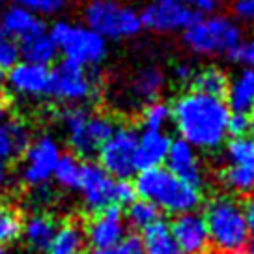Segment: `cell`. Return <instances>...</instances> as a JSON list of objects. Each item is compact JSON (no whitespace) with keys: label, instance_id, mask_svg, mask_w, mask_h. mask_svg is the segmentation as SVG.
Listing matches in <instances>:
<instances>
[{"label":"cell","instance_id":"cell-40","mask_svg":"<svg viewBox=\"0 0 254 254\" xmlns=\"http://www.w3.org/2000/svg\"><path fill=\"white\" fill-rule=\"evenodd\" d=\"M174 79L178 80V82H182V84H190L192 82V79H194V75H196V71H194V67L190 65V64H178L174 67Z\"/></svg>","mask_w":254,"mask_h":254},{"label":"cell","instance_id":"cell-20","mask_svg":"<svg viewBox=\"0 0 254 254\" xmlns=\"http://www.w3.org/2000/svg\"><path fill=\"white\" fill-rule=\"evenodd\" d=\"M228 109L234 114H251L254 111V69L245 67L228 84Z\"/></svg>","mask_w":254,"mask_h":254},{"label":"cell","instance_id":"cell-48","mask_svg":"<svg viewBox=\"0 0 254 254\" xmlns=\"http://www.w3.org/2000/svg\"><path fill=\"white\" fill-rule=\"evenodd\" d=\"M217 2H221V0H217Z\"/></svg>","mask_w":254,"mask_h":254},{"label":"cell","instance_id":"cell-26","mask_svg":"<svg viewBox=\"0 0 254 254\" xmlns=\"http://www.w3.org/2000/svg\"><path fill=\"white\" fill-rule=\"evenodd\" d=\"M84 241L86 236L79 222H65L56 230L49 251L51 254H80Z\"/></svg>","mask_w":254,"mask_h":254},{"label":"cell","instance_id":"cell-33","mask_svg":"<svg viewBox=\"0 0 254 254\" xmlns=\"http://www.w3.org/2000/svg\"><path fill=\"white\" fill-rule=\"evenodd\" d=\"M21 62V45L19 41L0 32V71L11 69Z\"/></svg>","mask_w":254,"mask_h":254},{"label":"cell","instance_id":"cell-7","mask_svg":"<svg viewBox=\"0 0 254 254\" xmlns=\"http://www.w3.org/2000/svg\"><path fill=\"white\" fill-rule=\"evenodd\" d=\"M241 41V26L234 19L224 15L202 17L183 32L185 47L202 56L228 55Z\"/></svg>","mask_w":254,"mask_h":254},{"label":"cell","instance_id":"cell-8","mask_svg":"<svg viewBox=\"0 0 254 254\" xmlns=\"http://www.w3.org/2000/svg\"><path fill=\"white\" fill-rule=\"evenodd\" d=\"M136 142L138 135L133 127L116 126L111 138L99 148V167L114 180H127L136 174Z\"/></svg>","mask_w":254,"mask_h":254},{"label":"cell","instance_id":"cell-30","mask_svg":"<svg viewBox=\"0 0 254 254\" xmlns=\"http://www.w3.org/2000/svg\"><path fill=\"white\" fill-rule=\"evenodd\" d=\"M157 221L159 209L153 204L146 202V200H135L133 204H129V207H127V222L133 228H138V230L144 232Z\"/></svg>","mask_w":254,"mask_h":254},{"label":"cell","instance_id":"cell-32","mask_svg":"<svg viewBox=\"0 0 254 254\" xmlns=\"http://www.w3.org/2000/svg\"><path fill=\"white\" fill-rule=\"evenodd\" d=\"M23 232V221L13 207L0 200V247L19 238Z\"/></svg>","mask_w":254,"mask_h":254},{"label":"cell","instance_id":"cell-15","mask_svg":"<svg viewBox=\"0 0 254 254\" xmlns=\"http://www.w3.org/2000/svg\"><path fill=\"white\" fill-rule=\"evenodd\" d=\"M84 236L95 251L118 245L126 238V221H124L122 207L111 206L99 211L88 224Z\"/></svg>","mask_w":254,"mask_h":254},{"label":"cell","instance_id":"cell-25","mask_svg":"<svg viewBox=\"0 0 254 254\" xmlns=\"http://www.w3.org/2000/svg\"><path fill=\"white\" fill-rule=\"evenodd\" d=\"M56 234V224L49 215H32L24 224L26 243L38 251H49Z\"/></svg>","mask_w":254,"mask_h":254},{"label":"cell","instance_id":"cell-27","mask_svg":"<svg viewBox=\"0 0 254 254\" xmlns=\"http://www.w3.org/2000/svg\"><path fill=\"white\" fill-rule=\"evenodd\" d=\"M226 189L236 194L254 192V165H228L221 172Z\"/></svg>","mask_w":254,"mask_h":254},{"label":"cell","instance_id":"cell-3","mask_svg":"<svg viewBox=\"0 0 254 254\" xmlns=\"http://www.w3.org/2000/svg\"><path fill=\"white\" fill-rule=\"evenodd\" d=\"M204 221L209 245L219 254H245L251 243L245 211L232 196H215L207 204Z\"/></svg>","mask_w":254,"mask_h":254},{"label":"cell","instance_id":"cell-16","mask_svg":"<svg viewBox=\"0 0 254 254\" xmlns=\"http://www.w3.org/2000/svg\"><path fill=\"white\" fill-rule=\"evenodd\" d=\"M167 170L182 182L189 183L190 187L200 189L204 183V168L200 163L196 150L182 138H176L170 142V150L165 159Z\"/></svg>","mask_w":254,"mask_h":254},{"label":"cell","instance_id":"cell-17","mask_svg":"<svg viewBox=\"0 0 254 254\" xmlns=\"http://www.w3.org/2000/svg\"><path fill=\"white\" fill-rule=\"evenodd\" d=\"M0 32L21 43L36 34L45 32V24L36 13L11 4L0 13Z\"/></svg>","mask_w":254,"mask_h":254},{"label":"cell","instance_id":"cell-5","mask_svg":"<svg viewBox=\"0 0 254 254\" xmlns=\"http://www.w3.org/2000/svg\"><path fill=\"white\" fill-rule=\"evenodd\" d=\"M82 19L84 26L103 40H126L142 30L138 11L120 0H88Z\"/></svg>","mask_w":254,"mask_h":254},{"label":"cell","instance_id":"cell-19","mask_svg":"<svg viewBox=\"0 0 254 254\" xmlns=\"http://www.w3.org/2000/svg\"><path fill=\"white\" fill-rule=\"evenodd\" d=\"M30 142V131L23 122H0V163L23 155Z\"/></svg>","mask_w":254,"mask_h":254},{"label":"cell","instance_id":"cell-28","mask_svg":"<svg viewBox=\"0 0 254 254\" xmlns=\"http://www.w3.org/2000/svg\"><path fill=\"white\" fill-rule=\"evenodd\" d=\"M228 165H254V136H236L224 148Z\"/></svg>","mask_w":254,"mask_h":254},{"label":"cell","instance_id":"cell-4","mask_svg":"<svg viewBox=\"0 0 254 254\" xmlns=\"http://www.w3.org/2000/svg\"><path fill=\"white\" fill-rule=\"evenodd\" d=\"M62 126L75 157L95 155L116 129L109 116L95 114L82 105L67 107L62 112Z\"/></svg>","mask_w":254,"mask_h":254},{"label":"cell","instance_id":"cell-1","mask_svg":"<svg viewBox=\"0 0 254 254\" xmlns=\"http://www.w3.org/2000/svg\"><path fill=\"white\" fill-rule=\"evenodd\" d=\"M172 120L180 138L194 150H217L228 135L230 109L222 99L198 92H185L174 101Z\"/></svg>","mask_w":254,"mask_h":254},{"label":"cell","instance_id":"cell-2","mask_svg":"<svg viewBox=\"0 0 254 254\" xmlns=\"http://www.w3.org/2000/svg\"><path fill=\"white\" fill-rule=\"evenodd\" d=\"M133 187L140 200H146L157 209H165L168 213H189L194 211L202 202L200 189L190 187L189 183L182 182L167 168L161 167L140 170Z\"/></svg>","mask_w":254,"mask_h":254},{"label":"cell","instance_id":"cell-23","mask_svg":"<svg viewBox=\"0 0 254 254\" xmlns=\"http://www.w3.org/2000/svg\"><path fill=\"white\" fill-rule=\"evenodd\" d=\"M144 254H182L167 222L157 221L140 236Z\"/></svg>","mask_w":254,"mask_h":254},{"label":"cell","instance_id":"cell-14","mask_svg":"<svg viewBox=\"0 0 254 254\" xmlns=\"http://www.w3.org/2000/svg\"><path fill=\"white\" fill-rule=\"evenodd\" d=\"M170 232L182 254H206L209 249L206 221L198 211L176 215Z\"/></svg>","mask_w":254,"mask_h":254},{"label":"cell","instance_id":"cell-45","mask_svg":"<svg viewBox=\"0 0 254 254\" xmlns=\"http://www.w3.org/2000/svg\"><path fill=\"white\" fill-rule=\"evenodd\" d=\"M0 254H8L6 251H4V247H0Z\"/></svg>","mask_w":254,"mask_h":254},{"label":"cell","instance_id":"cell-41","mask_svg":"<svg viewBox=\"0 0 254 254\" xmlns=\"http://www.w3.org/2000/svg\"><path fill=\"white\" fill-rule=\"evenodd\" d=\"M243 211H245V219H247V226H249L251 239H254V196L247 202V206L243 207Z\"/></svg>","mask_w":254,"mask_h":254},{"label":"cell","instance_id":"cell-9","mask_svg":"<svg viewBox=\"0 0 254 254\" xmlns=\"http://www.w3.org/2000/svg\"><path fill=\"white\" fill-rule=\"evenodd\" d=\"M142 28L159 34H172V32H185L202 19V13L190 6L178 2V0H159L150 2L138 11Z\"/></svg>","mask_w":254,"mask_h":254},{"label":"cell","instance_id":"cell-46","mask_svg":"<svg viewBox=\"0 0 254 254\" xmlns=\"http://www.w3.org/2000/svg\"><path fill=\"white\" fill-rule=\"evenodd\" d=\"M247 254H254V251H251V253H247Z\"/></svg>","mask_w":254,"mask_h":254},{"label":"cell","instance_id":"cell-39","mask_svg":"<svg viewBox=\"0 0 254 254\" xmlns=\"http://www.w3.org/2000/svg\"><path fill=\"white\" fill-rule=\"evenodd\" d=\"M232 11L239 21L254 23V0H234Z\"/></svg>","mask_w":254,"mask_h":254},{"label":"cell","instance_id":"cell-10","mask_svg":"<svg viewBox=\"0 0 254 254\" xmlns=\"http://www.w3.org/2000/svg\"><path fill=\"white\" fill-rule=\"evenodd\" d=\"M95 94V77L86 71V67L64 60L51 71V90L58 101L80 105L92 99Z\"/></svg>","mask_w":254,"mask_h":254},{"label":"cell","instance_id":"cell-21","mask_svg":"<svg viewBox=\"0 0 254 254\" xmlns=\"http://www.w3.org/2000/svg\"><path fill=\"white\" fill-rule=\"evenodd\" d=\"M165 82H167V77L159 67L146 65L135 73L129 88H131V94L135 95V99L148 105L151 101H157V95L163 92Z\"/></svg>","mask_w":254,"mask_h":254},{"label":"cell","instance_id":"cell-24","mask_svg":"<svg viewBox=\"0 0 254 254\" xmlns=\"http://www.w3.org/2000/svg\"><path fill=\"white\" fill-rule=\"evenodd\" d=\"M190 84H192V92L222 99V97H226L230 79L226 77V73L222 71V69L215 67V65H209V67L200 69L194 75V79H192Z\"/></svg>","mask_w":254,"mask_h":254},{"label":"cell","instance_id":"cell-22","mask_svg":"<svg viewBox=\"0 0 254 254\" xmlns=\"http://www.w3.org/2000/svg\"><path fill=\"white\" fill-rule=\"evenodd\" d=\"M19 45H21V58H24L23 62L49 67L58 58V47L47 32L36 34L28 40L21 41Z\"/></svg>","mask_w":254,"mask_h":254},{"label":"cell","instance_id":"cell-42","mask_svg":"<svg viewBox=\"0 0 254 254\" xmlns=\"http://www.w3.org/2000/svg\"><path fill=\"white\" fill-rule=\"evenodd\" d=\"M8 182V168H6V163H0V189L6 185Z\"/></svg>","mask_w":254,"mask_h":254},{"label":"cell","instance_id":"cell-35","mask_svg":"<svg viewBox=\"0 0 254 254\" xmlns=\"http://www.w3.org/2000/svg\"><path fill=\"white\" fill-rule=\"evenodd\" d=\"M94 254H144L142 241L138 236H126L118 245L94 251Z\"/></svg>","mask_w":254,"mask_h":254},{"label":"cell","instance_id":"cell-6","mask_svg":"<svg viewBox=\"0 0 254 254\" xmlns=\"http://www.w3.org/2000/svg\"><path fill=\"white\" fill-rule=\"evenodd\" d=\"M51 38L56 43L58 53H62L67 62L82 67H95L109 55L107 40L84 24L56 21L51 28Z\"/></svg>","mask_w":254,"mask_h":254},{"label":"cell","instance_id":"cell-13","mask_svg":"<svg viewBox=\"0 0 254 254\" xmlns=\"http://www.w3.org/2000/svg\"><path fill=\"white\" fill-rule=\"evenodd\" d=\"M6 88L23 99L45 97L51 90V69L36 64L19 62L6 73Z\"/></svg>","mask_w":254,"mask_h":254},{"label":"cell","instance_id":"cell-37","mask_svg":"<svg viewBox=\"0 0 254 254\" xmlns=\"http://www.w3.org/2000/svg\"><path fill=\"white\" fill-rule=\"evenodd\" d=\"M228 58L232 62L243 64L249 69H254V38L241 41L238 47L228 53Z\"/></svg>","mask_w":254,"mask_h":254},{"label":"cell","instance_id":"cell-12","mask_svg":"<svg viewBox=\"0 0 254 254\" xmlns=\"http://www.w3.org/2000/svg\"><path fill=\"white\" fill-rule=\"evenodd\" d=\"M116 182L105 172L97 163H82L80 165L79 185L84 206L92 213H99L107 207L116 206Z\"/></svg>","mask_w":254,"mask_h":254},{"label":"cell","instance_id":"cell-43","mask_svg":"<svg viewBox=\"0 0 254 254\" xmlns=\"http://www.w3.org/2000/svg\"><path fill=\"white\" fill-rule=\"evenodd\" d=\"M4 92H6V73L0 71V97H2Z\"/></svg>","mask_w":254,"mask_h":254},{"label":"cell","instance_id":"cell-36","mask_svg":"<svg viewBox=\"0 0 254 254\" xmlns=\"http://www.w3.org/2000/svg\"><path fill=\"white\" fill-rule=\"evenodd\" d=\"M228 133L236 136H253L254 118L251 114H230L228 120Z\"/></svg>","mask_w":254,"mask_h":254},{"label":"cell","instance_id":"cell-47","mask_svg":"<svg viewBox=\"0 0 254 254\" xmlns=\"http://www.w3.org/2000/svg\"><path fill=\"white\" fill-rule=\"evenodd\" d=\"M153 2H159V0H153ZM178 2H180V0H178Z\"/></svg>","mask_w":254,"mask_h":254},{"label":"cell","instance_id":"cell-18","mask_svg":"<svg viewBox=\"0 0 254 254\" xmlns=\"http://www.w3.org/2000/svg\"><path fill=\"white\" fill-rule=\"evenodd\" d=\"M170 142L165 131H144L136 142V170L161 167L168 155Z\"/></svg>","mask_w":254,"mask_h":254},{"label":"cell","instance_id":"cell-11","mask_svg":"<svg viewBox=\"0 0 254 254\" xmlns=\"http://www.w3.org/2000/svg\"><path fill=\"white\" fill-rule=\"evenodd\" d=\"M24 161L21 168V178L30 187H43L53 178L55 167L62 155L60 144L51 135H41L28 144L24 150Z\"/></svg>","mask_w":254,"mask_h":254},{"label":"cell","instance_id":"cell-38","mask_svg":"<svg viewBox=\"0 0 254 254\" xmlns=\"http://www.w3.org/2000/svg\"><path fill=\"white\" fill-rule=\"evenodd\" d=\"M136 200V192L133 183L127 180H118L116 182V206H129Z\"/></svg>","mask_w":254,"mask_h":254},{"label":"cell","instance_id":"cell-44","mask_svg":"<svg viewBox=\"0 0 254 254\" xmlns=\"http://www.w3.org/2000/svg\"><path fill=\"white\" fill-rule=\"evenodd\" d=\"M4 118H6V109H4V105L0 103V122H4Z\"/></svg>","mask_w":254,"mask_h":254},{"label":"cell","instance_id":"cell-29","mask_svg":"<svg viewBox=\"0 0 254 254\" xmlns=\"http://www.w3.org/2000/svg\"><path fill=\"white\" fill-rule=\"evenodd\" d=\"M55 180L65 189H77L80 176V163L73 153H62L55 167Z\"/></svg>","mask_w":254,"mask_h":254},{"label":"cell","instance_id":"cell-31","mask_svg":"<svg viewBox=\"0 0 254 254\" xmlns=\"http://www.w3.org/2000/svg\"><path fill=\"white\" fill-rule=\"evenodd\" d=\"M172 120V107L165 101H151L142 111L144 131H163Z\"/></svg>","mask_w":254,"mask_h":254},{"label":"cell","instance_id":"cell-34","mask_svg":"<svg viewBox=\"0 0 254 254\" xmlns=\"http://www.w3.org/2000/svg\"><path fill=\"white\" fill-rule=\"evenodd\" d=\"M11 4L28 9V11L36 13L38 17H51L62 11L65 0H11Z\"/></svg>","mask_w":254,"mask_h":254}]
</instances>
